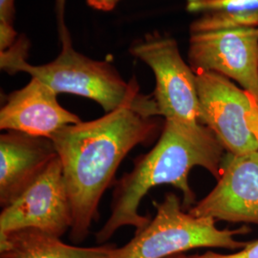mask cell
Instances as JSON below:
<instances>
[{
    "label": "cell",
    "instance_id": "1",
    "mask_svg": "<svg viewBox=\"0 0 258 258\" xmlns=\"http://www.w3.org/2000/svg\"><path fill=\"white\" fill-rule=\"evenodd\" d=\"M153 98L137 101L97 120L65 126L52 137L62 167L73 223L70 239L80 244L99 219L102 195L113 184L123 159L139 145L157 138L162 124Z\"/></svg>",
    "mask_w": 258,
    "mask_h": 258
},
{
    "label": "cell",
    "instance_id": "2",
    "mask_svg": "<svg viewBox=\"0 0 258 258\" xmlns=\"http://www.w3.org/2000/svg\"><path fill=\"white\" fill-rule=\"evenodd\" d=\"M225 154L219 141L203 123L165 120L155 147L139 156L132 170L116 183L110 216L96 233L97 243H106L125 226L134 227L136 231L145 228L150 218L139 213L140 204L158 185L174 186L183 194L184 208H192L197 202L188 181L191 169L201 166L217 180Z\"/></svg>",
    "mask_w": 258,
    "mask_h": 258
},
{
    "label": "cell",
    "instance_id": "3",
    "mask_svg": "<svg viewBox=\"0 0 258 258\" xmlns=\"http://www.w3.org/2000/svg\"><path fill=\"white\" fill-rule=\"evenodd\" d=\"M153 204L156 208L154 218L136 231L127 244L112 249L110 258H166L190 249L238 250L246 245L236 236L248 233L247 227L221 230L213 218L184 212L176 194H166L161 203Z\"/></svg>",
    "mask_w": 258,
    "mask_h": 258
},
{
    "label": "cell",
    "instance_id": "4",
    "mask_svg": "<svg viewBox=\"0 0 258 258\" xmlns=\"http://www.w3.org/2000/svg\"><path fill=\"white\" fill-rule=\"evenodd\" d=\"M61 44V53L52 62L31 65L26 61L19 67V72L40 80L56 94H73L98 102L105 113L142 96L135 78L126 83L109 62L80 54L72 46L71 38Z\"/></svg>",
    "mask_w": 258,
    "mask_h": 258
},
{
    "label": "cell",
    "instance_id": "5",
    "mask_svg": "<svg viewBox=\"0 0 258 258\" xmlns=\"http://www.w3.org/2000/svg\"><path fill=\"white\" fill-rule=\"evenodd\" d=\"M195 74L201 123L212 130L227 153L258 151V104L253 97L222 75Z\"/></svg>",
    "mask_w": 258,
    "mask_h": 258
},
{
    "label": "cell",
    "instance_id": "6",
    "mask_svg": "<svg viewBox=\"0 0 258 258\" xmlns=\"http://www.w3.org/2000/svg\"><path fill=\"white\" fill-rule=\"evenodd\" d=\"M130 53L153 71L159 116L186 124L201 123L196 74L182 57L174 38L154 33L135 42Z\"/></svg>",
    "mask_w": 258,
    "mask_h": 258
},
{
    "label": "cell",
    "instance_id": "7",
    "mask_svg": "<svg viewBox=\"0 0 258 258\" xmlns=\"http://www.w3.org/2000/svg\"><path fill=\"white\" fill-rule=\"evenodd\" d=\"M73 223L70 198L58 155L0 214V236L36 229L60 238Z\"/></svg>",
    "mask_w": 258,
    "mask_h": 258
},
{
    "label": "cell",
    "instance_id": "8",
    "mask_svg": "<svg viewBox=\"0 0 258 258\" xmlns=\"http://www.w3.org/2000/svg\"><path fill=\"white\" fill-rule=\"evenodd\" d=\"M188 64L238 83L258 104V29L239 28L190 33Z\"/></svg>",
    "mask_w": 258,
    "mask_h": 258
},
{
    "label": "cell",
    "instance_id": "9",
    "mask_svg": "<svg viewBox=\"0 0 258 258\" xmlns=\"http://www.w3.org/2000/svg\"><path fill=\"white\" fill-rule=\"evenodd\" d=\"M188 212L216 221L258 225V151L226 153L217 184Z\"/></svg>",
    "mask_w": 258,
    "mask_h": 258
},
{
    "label": "cell",
    "instance_id": "10",
    "mask_svg": "<svg viewBox=\"0 0 258 258\" xmlns=\"http://www.w3.org/2000/svg\"><path fill=\"white\" fill-rule=\"evenodd\" d=\"M57 95L32 77L23 88L7 96L0 110V129L52 139L60 129L81 122L78 115L59 104Z\"/></svg>",
    "mask_w": 258,
    "mask_h": 258
},
{
    "label": "cell",
    "instance_id": "11",
    "mask_svg": "<svg viewBox=\"0 0 258 258\" xmlns=\"http://www.w3.org/2000/svg\"><path fill=\"white\" fill-rule=\"evenodd\" d=\"M57 156L52 139L19 131L0 136V205L17 199Z\"/></svg>",
    "mask_w": 258,
    "mask_h": 258
},
{
    "label": "cell",
    "instance_id": "12",
    "mask_svg": "<svg viewBox=\"0 0 258 258\" xmlns=\"http://www.w3.org/2000/svg\"><path fill=\"white\" fill-rule=\"evenodd\" d=\"M115 247H77L43 231L23 229L0 236V258H110Z\"/></svg>",
    "mask_w": 258,
    "mask_h": 258
},
{
    "label": "cell",
    "instance_id": "13",
    "mask_svg": "<svg viewBox=\"0 0 258 258\" xmlns=\"http://www.w3.org/2000/svg\"><path fill=\"white\" fill-rule=\"evenodd\" d=\"M239 28L258 29V9L235 13H209L201 15L190 24V33L220 31Z\"/></svg>",
    "mask_w": 258,
    "mask_h": 258
},
{
    "label": "cell",
    "instance_id": "14",
    "mask_svg": "<svg viewBox=\"0 0 258 258\" xmlns=\"http://www.w3.org/2000/svg\"><path fill=\"white\" fill-rule=\"evenodd\" d=\"M186 10L194 14L235 13L258 9V0H186Z\"/></svg>",
    "mask_w": 258,
    "mask_h": 258
},
{
    "label": "cell",
    "instance_id": "15",
    "mask_svg": "<svg viewBox=\"0 0 258 258\" xmlns=\"http://www.w3.org/2000/svg\"><path fill=\"white\" fill-rule=\"evenodd\" d=\"M27 37H19L13 46L2 51L0 54L1 70L9 75H16L19 72V67L27 61L29 52Z\"/></svg>",
    "mask_w": 258,
    "mask_h": 258
},
{
    "label": "cell",
    "instance_id": "16",
    "mask_svg": "<svg viewBox=\"0 0 258 258\" xmlns=\"http://www.w3.org/2000/svg\"><path fill=\"white\" fill-rule=\"evenodd\" d=\"M185 258H258V239L246 242V245L232 253L207 251L203 254L185 255Z\"/></svg>",
    "mask_w": 258,
    "mask_h": 258
},
{
    "label": "cell",
    "instance_id": "17",
    "mask_svg": "<svg viewBox=\"0 0 258 258\" xmlns=\"http://www.w3.org/2000/svg\"><path fill=\"white\" fill-rule=\"evenodd\" d=\"M18 33L13 24L0 20V51H5L13 46L17 41Z\"/></svg>",
    "mask_w": 258,
    "mask_h": 258
},
{
    "label": "cell",
    "instance_id": "18",
    "mask_svg": "<svg viewBox=\"0 0 258 258\" xmlns=\"http://www.w3.org/2000/svg\"><path fill=\"white\" fill-rule=\"evenodd\" d=\"M65 4L66 0H55V15L57 21V32L60 42L71 38L65 25Z\"/></svg>",
    "mask_w": 258,
    "mask_h": 258
},
{
    "label": "cell",
    "instance_id": "19",
    "mask_svg": "<svg viewBox=\"0 0 258 258\" xmlns=\"http://www.w3.org/2000/svg\"><path fill=\"white\" fill-rule=\"evenodd\" d=\"M15 18V0H0V20L13 24Z\"/></svg>",
    "mask_w": 258,
    "mask_h": 258
},
{
    "label": "cell",
    "instance_id": "20",
    "mask_svg": "<svg viewBox=\"0 0 258 258\" xmlns=\"http://www.w3.org/2000/svg\"><path fill=\"white\" fill-rule=\"evenodd\" d=\"M120 0H87V4L93 9L109 12L116 7Z\"/></svg>",
    "mask_w": 258,
    "mask_h": 258
},
{
    "label": "cell",
    "instance_id": "21",
    "mask_svg": "<svg viewBox=\"0 0 258 258\" xmlns=\"http://www.w3.org/2000/svg\"><path fill=\"white\" fill-rule=\"evenodd\" d=\"M166 258H185V254L184 253H179V254H175V255H171Z\"/></svg>",
    "mask_w": 258,
    "mask_h": 258
}]
</instances>
